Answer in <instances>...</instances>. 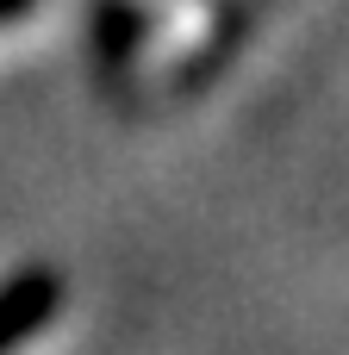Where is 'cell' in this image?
Returning a JSON list of instances; mask_svg holds the SVG:
<instances>
[{
  "mask_svg": "<svg viewBox=\"0 0 349 355\" xmlns=\"http://www.w3.org/2000/svg\"><path fill=\"white\" fill-rule=\"evenodd\" d=\"M56 300H62L56 275H44V268L12 275V281L0 287V349H12V343H25L31 331H44V324L56 318Z\"/></svg>",
  "mask_w": 349,
  "mask_h": 355,
  "instance_id": "cell-1",
  "label": "cell"
}]
</instances>
